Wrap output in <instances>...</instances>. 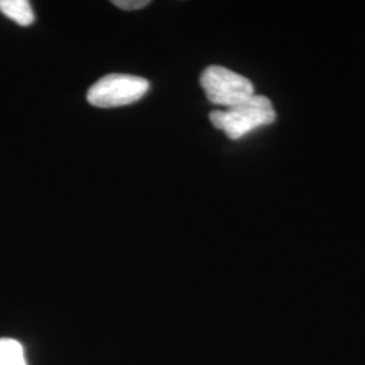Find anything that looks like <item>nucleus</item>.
<instances>
[{
	"label": "nucleus",
	"mask_w": 365,
	"mask_h": 365,
	"mask_svg": "<svg viewBox=\"0 0 365 365\" xmlns=\"http://www.w3.org/2000/svg\"><path fill=\"white\" fill-rule=\"evenodd\" d=\"M200 86L212 105L226 108L240 105L255 95V87L249 78L223 66L206 68L200 76Z\"/></svg>",
	"instance_id": "nucleus-3"
},
{
	"label": "nucleus",
	"mask_w": 365,
	"mask_h": 365,
	"mask_svg": "<svg viewBox=\"0 0 365 365\" xmlns=\"http://www.w3.org/2000/svg\"><path fill=\"white\" fill-rule=\"evenodd\" d=\"M276 119L274 106L267 96L253 95L240 105L223 111H212L210 120L214 128L223 131L230 140H240L250 131L271 125Z\"/></svg>",
	"instance_id": "nucleus-1"
},
{
	"label": "nucleus",
	"mask_w": 365,
	"mask_h": 365,
	"mask_svg": "<svg viewBox=\"0 0 365 365\" xmlns=\"http://www.w3.org/2000/svg\"><path fill=\"white\" fill-rule=\"evenodd\" d=\"M149 91V81L144 78L111 73L98 80L87 93L88 103L101 108L131 105L143 99Z\"/></svg>",
	"instance_id": "nucleus-2"
},
{
	"label": "nucleus",
	"mask_w": 365,
	"mask_h": 365,
	"mask_svg": "<svg viewBox=\"0 0 365 365\" xmlns=\"http://www.w3.org/2000/svg\"><path fill=\"white\" fill-rule=\"evenodd\" d=\"M0 13L19 26H30L36 19L31 4L27 0H0Z\"/></svg>",
	"instance_id": "nucleus-4"
},
{
	"label": "nucleus",
	"mask_w": 365,
	"mask_h": 365,
	"mask_svg": "<svg viewBox=\"0 0 365 365\" xmlns=\"http://www.w3.org/2000/svg\"><path fill=\"white\" fill-rule=\"evenodd\" d=\"M0 365H27L25 351L19 341L0 339Z\"/></svg>",
	"instance_id": "nucleus-5"
},
{
	"label": "nucleus",
	"mask_w": 365,
	"mask_h": 365,
	"mask_svg": "<svg viewBox=\"0 0 365 365\" xmlns=\"http://www.w3.org/2000/svg\"><path fill=\"white\" fill-rule=\"evenodd\" d=\"M113 3H114V6H117L122 10L133 11V10L144 9L145 6H148L150 1L149 0H115Z\"/></svg>",
	"instance_id": "nucleus-6"
}]
</instances>
